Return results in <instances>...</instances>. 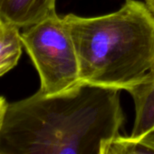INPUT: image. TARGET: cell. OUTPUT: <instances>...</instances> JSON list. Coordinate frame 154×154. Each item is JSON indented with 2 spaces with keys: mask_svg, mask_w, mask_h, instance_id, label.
Instances as JSON below:
<instances>
[{
  "mask_svg": "<svg viewBox=\"0 0 154 154\" xmlns=\"http://www.w3.org/2000/svg\"><path fill=\"white\" fill-rule=\"evenodd\" d=\"M121 90L82 83L8 103L0 154H106L125 116Z\"/></svg>",
  "mask_w": 154,
  "mask_h": 154,
  "instance_id": "obj_1",
  "label": "cell"
},
{
  "mask_svg": "<svg viewBox=\"0 0 154 154\" xmlns=\"http://www.w3.org/2000/svg\"><path fill=\"white\" fill-rule=\"evenodd\" d=\"M77 51L81 81L130 91L154 78V14L145 3L126 0L99 16H64Z\"/></svg>",
  "mask_w": 154,
  "mask_h": 154,
  "instance_id": "obj_2",
  "label": "cell"
},
{
  "mask_svg": "<svg viewBox=\"0 0 154 154\" xmlns=\"http://www.w3.org/2000/svg\"><path fill=\"white\" fill-rule=\"evenodd\" d=\"M21 40L39 75L41 92L58 94L82 84L77 51L64 16L54 13L23 28Z\"/></svg>",
  "mask_w": 154,
  "mask_h": 154,
  "instance_id": "obj_3",
  "label": "cell"
},
{
  "mask_svg": "<svg viewBox=\"0 0 154 154\" xmlns=\"http://www.w3.org/2000/svg\"><path fill=\"white\" fill-rule=\"evenodd\" d=\"M128 92L135 104V121L130 137L143 153H154V78Z\"/></svg>",
  "mask_w": 154,
  "mask_h": 154,
  "instance_id": "obj_4",
  "label": "cell"
},
{
  "mask_svg": "<svg viewBox=\"0 0 154 154\" xmlns=\"http://www.w3.org/2000/svg\"><path fill=\"white\" fill-rule=\"evenodd\" d=\"M56 0H0V19L23 29L56 13Z\"/></svg>",
  "mask_w": 154,
  "mask_h": 154,
  "instance_id": "obj_5",
  "label": "cell"
},
{
  "mask_svg": "<svg viewBox=\"0 0 154 154\" xmlns=\"http://www.w3.org/2000/svg\"><path fill=\"white\" fill-rule=\"evenodd\" d=\"M18 26L0 19V77L14 69L24 48Z\"/></svg>",
  "mask_w": 154,
  "mask_h": 154,
  "instance_id": "obj_6",
  "label": "cell"
},
{
  "mask_svg": "<svg viewBox=\"0 0 154 154\" xmlns=\"http://www.w3.org/2000/svg\"><path fill=\"white\" fill-rule=\"evenodd\" d=\"M7 104L8 103L6 102V99L4 97H0V131H1L2 125L4 122V117H5Z\"/></svg>",
  "mask_w": 154,
  "mask_h": 154,
  "instance_id": "obj_7",
  "label": "cell"
},
{
  "mask_svg": "<svg viewBox=\"0 0 154 154\" xmlns=\"http://www.w3.org/2000/svg\"><path fill=\"white\" fill-rule=\"evenodd\" d=\"M144 3L154 14V0H144Z\"/></svg>",
  "mask_w": 154,
  "mask_h": 154,
  "instance_id": "obj_8",
  "label": "cell"
}]
</instances>
